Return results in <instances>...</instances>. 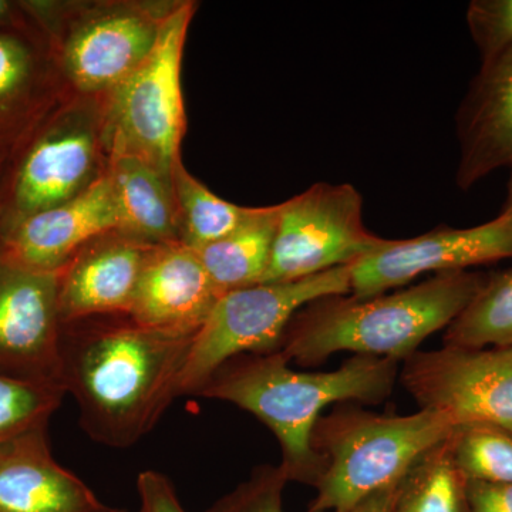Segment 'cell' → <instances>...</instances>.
Wrapping results in <instances>:
<instances>
[{
    "label": "cell",
    "instance_id": "6da1fadb",
    "mask_svg": "<svg viewBox=\"0 0 512 512\" xmlns=\"http://www.w3.org/2000/svg\"><path fill=\"white\" fill-rule=\"evenodd\" d=\"M197 333L146 328L130 315L64 323L60 382L87 436L116 448L147 436L178 397Z\"/></svg>",
    "mask_w": 512,
    "mask_h": 512
},
{
    "label": "cell",
    "instance_id": "7a4b0ae2",
    "mask_svg": "<svg viewBox=\"0 0 512 512\" xmlns=\"http://www.w3.org/2000/svg\"><path fill=\"white\" fill-rule=\"evenodd\" d=\"M399 363L389 357L353 355L330 372H299L279 350L229 360L197 393L235 404L254 414L281 446L288 481L315 485L320 460L312 433L323 410L332 404H377L399 379Z\"/></svg>",
    "mask_w": 512,
    "mask_h": 512
},
{
    "label": "cell",
    "instance_id": "3957f363",
    "mask_svg": "<svg viewBox=\"0 0 512 512\" xmlns=\"http://www.w3.org/2000/svg\"><path fill=\"white\" fill-rule=\"evenodd\" d=\"M487 279L483 272H444L369 298L348 293L316 299L293 316L279 352L305 367L339 352L403 362L429 336L447 329Z\"/></svg>",
    "mask_w": 512,
    "mask_h": 512
},
{
    "label": "cell",
    "instance_id": "277c9868",
    "mask_svg": "<svg viewBox=\"0 0 512 512\" xmlns=\"http://www.w3.org/2000/svg\"><path fill=\"white\" fill-rule=\"evenodd\" d=\"M454 429L453 421L434 410L400 416L370 412L356 403L338 404L313 429L320 473L308 512L352 511L370 495L399 484Z\"/></svg>",
    "mask_w": 512,
    "mask_h": 512
},
{
    "label": "cell",
    "instance_id": "5b68a950",
    "mask_svg": "<svg viewBox=\"0 0 512 512\" xmlns=\"http://www.w3.org/2000/svg\"><path fill=\"white\" fill-rule=\"evenodd\" d=\"M192 13L191 3L168 12L150 56L107 93L101 140L110 157H137L170 175L181 163L185 130L181 66Z\"/></svg>",
    "mask_w": 512,
    "mask_h": 512
},
{
    "label": "cell",
    "instance_id": "8992f818",
    "mask_svg": "<svg viewBox=\"0 0 512 512\" xmlns=\"http://www.w3.org/2000/svg\"><path fill=\"white\" fill-rule=\"evenodd\" d=\"M350 284L352 268L339 266L299 281L224 293L195 335L178 382V397L197 396L234 357L276 352L296 313L316 299L348 295Z\"/></svg>",
    "mask_w": 512,
    "mask_h": 512
},
{
    "label": "cell",
    "instance_id": "52a82bcc",
    "mask_svg": "<svg viewBox=\"0 0 512 512\" xmlns=\"http://www.w3.org/2000/svg\"><path fill=\"white\" fill-rule=\"evenodd\" d=\"M384 241L366 228L363 198L353 185H312L279 204L271 262L262 284L299 281L356 264Z\"/></svg>",
    "mask_w": 512,
    "mask_h": 512
},
{
    "label": "cell",
    "instance_id": "ba28073f",
    "mask_svg": "<svg viewBox=\"0 0 512 512\" xmlns=\"http://www.w3.org/2000/svg\"><path fill=\"white\" fill-rule=\"evenodd\" d=\"M399 379L420 409L456 427L485 423L512 433V346L419 350L403 360Z\"/></svg>",
    "mask_w": 512,
    "mask_h": 512
},
{
    "label": "cell",
    "instance_id": "9c48e42d",
    "mask_svg": "<svg viewBox=\"0 0 512 512\" xmlns=\"http://www.w3.org/2000/svg\"><path fill=\"white\" fill-rule=\"evenodd\" d=\"M512 259V217L501 212L473 228L447 225L410 239H386L352 268L350 295L369 298L402 288L420 275L468 271Z\"/></svg>",
    "mask_w": 512,
    "mask_h": 512
},
{
    "label": "cell",
    "instance_id": "30bf717a",
    "mask_svg": "<svg viewBox=\"0 0 512 512\" xmlns=\"http://www.w3.org/2000/svg\"><path fill=\"white\" fill-rule=\"evenodd\" d=\"M59 272H39L0 256V375L60 382Z\"/></svg>",
    "mask_w": 512,
    "mask_h": 512
},
{
    "label": "cell",
    "instance_id": "8fae6325",
    "mask_svg": "<svg viewBox=\"0 0 512 512\" xmlns=\"http://www.w3.org/2000/svg\"><path fill=\"white\" fill-rule=\"evenodd\" d=\"M165 15L113 6L77 20L62 49L70 82L82 93H110L153 52Z\"/></svg>",
    "mask_w": 512,
    "mask_h": 512
},
{
    "label": "cell",
    "instance_id": "7c38bea8",
    "mask_svg": "<svg viewBox=\"0 0 512 512\" xmlns=\"http://www.w3.org/2000/svg\"><path fill=\"white\" fill-rule=\"evenodd\" d=\"M123 231V220L106 171L73 200L13 225L0 256L39 272H60L96 239Z\"/></svg>",
    "mask_w": 512,
    "mask_h": 512
},
{
    "label": "cell",
    "instance_id": "4fadbf2b",
    "mask_svg": "<svg viewBox=\"0 0 512 512\" xmlns=\"http://www.w3.org/2000/svg\"><path fill=\"white\" fill-rule=\"evenodd\" d=\"M101 119L72 114L50 128L28 151L16 175L19 221L73 200L99 180Z\"/></svg>",
    "mask_w": 512,
    "mask_h": 512
},
{
    "label": "cell",
    "instance_id": "5bb4252c",
    "mask_svg": "<svg viewBox=\"0 0 512 512\" xmlns=\"http://www.w3.org/2000/svg\"><path fill=\"white\" fill-rule=\"evenodd\" d=\"M153 245L114 232L84 247L59 272L62 323L104 315H130Z\"/></svg>",
    "mask_w": 512,
    "mask_h": 512
},
{
    "label": "cell",
    "instance_id": "9a60e30c",
    "mask_svg": "<svg viewBox=\"0 0 512 512\" xmlns=\"http://www.w3.org/2000/svg\"><path fill=\"white\" fill-rule=\"evenodd\" d=\"M456 183L468 191L512 164V46L480 72L458 106Z\"/></svg>",
    "mask_w": 512,
    "mask_h": 512
},
{
    "label": "cell",
    "instance_id": "2e32d148",
    "mask_svg": "<svg viewBox=\"0 0 512 512\" xmlns=\"http://www.w3.org/2000/svg\"><path fill=\"white\" fill-rule=\"evenodd\" d=\"M222 295L194 249L161 245L144 266L130 316L146 328L197 333Z\"/></svg>",
    "mask_w": 512,
    "mask_h": 512
},
{
    "label": "cell",
    "instance_id": "e0dca14e",
    "mask_svg": "<svg viewBox=\"0 0 512 512\" xmlns=\"http://www.w3.org/2000/svg\"><path fill=\"white\" fill-rule=\"evenodd\" d=\"M46 429L0 443V512H116L57 463Z\"/></svg>",
    "mask_w": 512,
    "mask_h": 512
},
{
    "label": "cell",
    "instance_id": "ac0fdd59",
    "mask_svg": "<svg viewBox=\"0 0 512 512\" xmlns=\"http://www.w3.org/2000/svg\"><path fill=\"white\" fill-rule=\"evenodd\" d=\"M106 174L123 220L120 234L153 247L181 242L174 175L130 156H111Z\"/></svg>",
    "mask_w": 512,
    "mask_h": 512
},
{
    "label": "cell",
    "instance_id": "d6986e66",
    "mask_svg": "<svg viewBox=\"0 0 512 512\" xmlns=\"http://www.w3.org/2000/svg\"><path fill=\"white\" fill-rule=\"evenodd\" d=\"M279 205L262 207L244 227L220 241L194 249L221 293L262 284L271 262Z\"/></svg>",
    "mask_w": 512,
    "mask_h": 512
},
{
    "label": "cell",
    "instance_id": "ffe728a7",
    "mask_svg": "<svg viewBox=\"0 0 512 512\" xmlns=\"http://www.w3.org/2000/svg\"><path fill=\"white\" fill-rule=\"evenodd\" d=\"M174 190L180 214L181 244L192 249L210 245L254 220L261 208L241 207L215 195L195 180L183 163L174 170Z\"/></svg>",
    "mask_w": 512,
    "mask_h": 512
},
{
    "label": "cell",
    "instance_id": "44dd1931",
    "mask_svg": "<svg viewBox=\"0 0 512 512\" xmlns=\"http://www.w3.org/2000/svg\"><path fill=\"white\" fill-rule=\"evenodd\" d=\"M392 512H468L466 480L454 463L450 437L407 471L397 485Z\"/></svg>",
    "mask_w": 512,
    "mask_h": 512
},
{
    "label": "cell",
    "instance_id": "7402d4cb",
    "mask_svg": "<svg viewBox=\"0 0 512 512\" xmlns=\"http://www.w3.org/2000/svg\"><path fill=\"white\" fill-rule=\"evenodd\" d=\"M443 345L460 348L512 346V268L488 275L483 289L446 329Z\"/></svg>",
    "mask_w": 512,
    "mask_h": 512
},
{
    "label": "cell",
    "instance_id": "603a6c76",
    "mask_svg": "<svg viewBox=\"0 0 512 512\" xmlns=\"http://www.w3.org/2000/svg\"><path fill=\"white\" fill-rule=\"evenodd\" d=\"M450 446L464 480L512 484L511 431L494 424H466L451 433Z\"/></svg>",
    "mask_w": 512,
    "mask_h": 512
},
{
    "label": "cell",
    "instance_id": "cb8c5ba5",
    "mask_svg": "<svg viewBox=\"0 0 512 512\" xmlns=\"http://www.w3.org/2000/svg\"><path fill=\"white\" fill-rule=\"evenodd\" d=\"M64 396L66 390L57 383L0 375V443L46 429Z\"/></svg>",
    "mask_w": 512,
    "mask_h": 512
},
{
    "label": "cell",
    "instance_id": "d4e9b609",
    "mask_svg": "<svg viewBox=\"0 0 512 512\" xmlns=\"http://www.w3.org/2000/svg\"><path fill=\"white\" fill-rule=\"evenodd\" d=\"M281 466L254 468L248 480L208 508L207 512H285L284 491L288 484Z\"/></svg>",
    "mask_w": 512,
    "mask_h": 512
},
{
    "label": "cell",
    "instance_id": "484cf974",
    "mask_svg": "<svg viewBox=\"0 0 512 512\" xmlns=\"http://www.w3.org/2000/svg\"><path fill=\"white\" fill-rule=\"evenodd\" d=\"M466 20L481 64L493 62L512 46V0H473Z\"/></svg>",
    "mask_w": 512,
    "mask_h": 512
},
{
    "label": "cell",
    "instance_id": "4316f807",
    "mask_svg": "<svg viewBox=\"0 0 512 512\" xmlns=\"http://www.w3.org/2000/svg\"><path fill=\"white\" fill-rule=\"evenodd\" d=\"M32 63L28 47L16 37L0 35V107L28 86Z\"/></svg>",
    "mask_w": 512,
    "mask_h": 512
},
{
    "label": "cell",
    "instance_id": "83f0119b",
    "mask_svg": "<svg viewBox=\"0 0 512 512\" xmlns=\"http://www.w3.org/2000/svg\"><path fill=\"white\" fill-rule=\"evenodd\" d=\"M137 493L140 497L138 512H187L178 500L173 483L164 474L147 470L137 478Z\"/></svg>",
    "mask_w": 512,
    "mask_h": 512
},
{
    "label": "cell",
    "instance_id": "f1b7e54d",
    "mask_svg": "<svg viewBox=\"0 0 512 512\" xmlns=\"http://www.w3.org/2000/svg\"><path fill=\"white\" fill-rule=\"evenodd\" d=\"M468 512H512V484L466 481Z\"/></svg>",
    "mask_w": 512,
    "mask_h": 512
},
{
    "label": "cell",
    "instance_id": "f546056e",
    "mask_svg": "<svg viewBox=\"0 0 512 512\" xmlns=\"http://www.w3.org/2000/svg\"><path fill=\"white\" fill-rule=\"evenodd\" d=\"M397 485L370 495L365 501L356 505L350 512H392L394 498H396Z\"/></svg>",
    "mask_w": 512,
    "mask_h": 512
},
{
    "label": "cell",
    "instance_id": "4dcf8cb0",
    "mask_svg": "<svg viewBox=\"0 0 512 512\" xmlns=\"http://www.w3.org/2000/svg\"><path fill=\"white\" fill-rule=\"evenodd\" d=\"M501 212L512 217V164L510 165V180H508L507 202H505L504 210Z\"/></svg>",
    "mask_w": 512,
    "mask_h": 512
},
{
    "label": "cell",
    "instance_id": "1f68e13d",
    "mask_svg": "<svg viewBox=\"0 0 512 512\" xmlns=\"http://www.w3.org/2000/svg\"><path fill=\"white\" fill-rule=\"evenodd\" d=\"M10 12V5L8 2H5V0H0V22H2L3 19H6V16L9 15Z\"/></svg>",
    "mask_w": 512,
    "mask_h": 512
},
{
    "label": "cell",
    "instance_id": "d6a6232c",
    "mask_svg": "<svg viewBox=\"0 0 512 512\" xmlns=\"http://www.w3.org/2000/svg\"><path fill=\"white\" fill-rule=\"evenodd\" d=\"M116 512H127V511H123V510H116Z\"/></svg>",
    "mask_w": 512,
    "mask_h": 512
}]
</instances>
